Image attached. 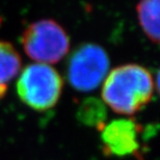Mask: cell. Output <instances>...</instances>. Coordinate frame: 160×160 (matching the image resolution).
Listing matches in <instances>:
<instances>
[{"instance_id": "cell-1", "label": "cell", "mask_w": 160, "mask_h": 160, "mask_svg": "<svg viewBox=\"0 0 160 160\" xmlns=\"http://www.w3.org/2000/svg\"><path fill=\"white\" fill-rule=\"evenodd\" d=\"M154 94L153 76L146 68L135 63L113 69L104 80L103 101L120 114L136 113L151 101Z\"/></svg>"}, {"instance_id": "cell-2", "label": "cell", "mask_w": 160, "mask_h": 160, "mask_svg": "<svg viewBox=\"0 0 160 160\" xmlns=\"http://www.w3.org/2000/svg\"><path fill=\"white\" fill-rule=\"evenodd\" d=\"M62 79L55 69L46 63H31L21 73L17 92L21 101L38 111L55 106L62 92Z\"/></svg>"}, {"instance_id": "cell-3", "label": "cell", "mask_w": 160, "mask_h": 160, "mask_svg": "<svg viewBox=\"0 0 160 160\" xmlns=\"http://www.w3.org/2000/svg\"><path fill=\"white\" fill-rule=\"evenodd\" d=\"M22 45L30 58L50 65L66 56L70 48V39L57 22L44 19L33 22L24 30Z\"/></svg>"}, {"instance_id": "cell-4", "label": "cell", "mask_w": 160, "mask_h": 160, "mask_svg": "<svg viewBox=\"0 0 160 160\" xmlns=\"http://www.w3.org/2000/svg\"><path fill=\"white\" fill-rule=\"evenodd\" d=\"M108 70L109 57L103 48L95 44H84L70 57L68 78L75 89L91 92L106 78Z\"/></svg>"}, {"instance_id": "cell-5", "label": "cell", "mask_w": 160, "mask_h": 160, "mask_svg": "<svg viewBox=\"0 0 160 160\" xmlns=\"http://www.w3.org/2000/svg\"><path fill=\"white\" fill-rule=\"evenodd\" d=\"M139 125L131 119L112 121L102 126V139L105 149L111 154L126 155L137 150V133Z\"/></svg>"}, {"instance_id": "cell-6", "label": "cell", "mask_w": 160, "mask_h": 160, "mask_svg": "<svg viewBox=\"0 0 160 160\" xmlns=\"http://www.w3.org/2000/svg\"><path fill=\"white\" fill-rule=\"evenodd\" d=\"M21 69V58L17 50L8 42L0 40V98L8 89V84Z\"/></svg>"}, {"instance_id": "cell-7", "label": "cell", "mask_w": 160, "mask_h": 160, "mask_svg": "<svg viewBox=\"0 0 160 160\" xmlns=\"http://www.w3.org/2000/svg\"><path fill=\"white\" fill-rule=\"evenodd\" d=\"M160 0H140L137 4V17L143 32L153 43L159 42Z\"/></svg>"}, {"instance_id": "cell-8", "label": "cell", "mask_w": 160, "mask_h": 160, "mask_svg": "<svg viewBox=\"0 0 160 160\" xmlns=\"http://www.w3.org/2000/svg\"><path fill=\"white\" fill-rule=\"evenodd\" d=\"M79 117L84 123L100 125L105 118L104 107L98 100L89 99L81 105L79 110Z\"/></svg>"}]
</instances>
